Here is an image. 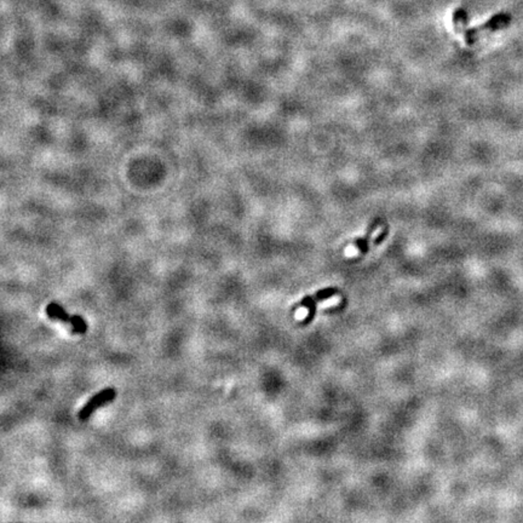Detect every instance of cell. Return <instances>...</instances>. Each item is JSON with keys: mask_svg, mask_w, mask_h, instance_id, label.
<instances>
[{"mask_svg": "<svg viewBox=\"0 0 523 523\" xmlns=\"http://www.w3.org/2000/svg\"><path fill=\"white\" fill-rule=\"evenodd\" d=\"M511 22V15L509 12H499L492 16L488 21L480 24L473 28H467L464 30V40L467 45H473L477 40H480L483 35L491 34L497 30L504 29L508 27Z\"/></svg>", "mask_w": 523, "mask_h": 523, "instance_id": "1", "label": "cell"}, {"mask_svg": "<svg viewBox=\"0 0 523 523\" xmlns=\"http://www.w3.org/2000/svg\"><path fill=\"white\" fill-rule=\"evenodd\" d=\"M46 315L49 318L55 319V320H60L65 324H70L73 326L74 332L76 333H85L87 331V325L86 322L82 320L80 316H71L69 314H67L65 309L56 303H51L46 307Z\"/></svg>", "mask_w": 523, "mask_h": 523, "instance_id": "2", "label": "cell"}, {"mask_svg": "<svg viewBox=\"0 0 523 523\" xmlns=\"http://www.w3.org/2000/svg\"><path fill=\"white\" fill-rule=\"evenodd\" d=\"M115 395H117V392H115L113 388H107V389H103L102 392L95 393V395L84 404V407H82L80 411H79L78 418L80 420H87L90 418V415L92 414L96 409L100 408L102 404L108 403L114 400Z\"/></svg>", "mask_w": 523, "mask_h": 523, "instance_id": "3", "label": "cell"}, {"mask_svg": "<svg viewBox=\"0 0 523 523\" xmlns=\"http://www.w3.org/2000/svg\"><path fill=\"white\" fill-rule=\"evenodd\" d=\"M337 293H338L337 288H334V287L325 288V290L319 291L318 293L313 294V296L304 297V298L302 299V302H299L298 304L294 307V310H296L297 308H308V309H310V308L316 307V303L318 302H321V301H324V299L329 298V297L334 296V294H337Z\"/></svg>", "mask_w": 523, "mask_h": 523, "instance_id": "5", "label": "cell"}, {"mask_svg": "<svg viewBox=\"0 0 523 523\" xmlns=\"http://www.w3.org/2000/svg\"><path fill=\"white\" fill-rule=\"evenodd\" d=\"M389 229H390L389 225H385L384 229H383V232L379 234V235L377 236L376 239H374V241H373L374 246H378V245H381L382 242L388 238V235H389Z\"/></svg>", "mask_w": 523, "mask_h": 523, "instance_id": "7", "label": "cell"}, {"mask_svg": "<svg viewBox=\"0 0 523 523\" xmlns=\"http://www.w3.org/2000/svg\"><path fill=\"white\" fill-rule=\"evenodd\" d=\"M382 224H383V221H382L381 218L373 219V221L370 223V225H368V228H367V230H366L365 235L361 236V238L355 239L354 242H352V246H354L355 249L360 250L361 255H366V253L368 252V249H370V245H368V242H370L371 236H372V234L376 232V230L378 229V228L381 227Z\"/></svg>", "mask_w": 523, "mask_h": 523, "instance_id": "4", "label": "cell"}, {"mask_svg": "<svg viewBox=\"0 0 523 523\" xmlns=\"http://www.w3.org/2000/svg\"><path fill=\"white\" fill-rule=\"evenodd\" d=\"M452 18L454 30L457 33H464V30L467 29V12L463 7H458V9L454 10Z\"/></svg>", "mask_w": 523, "mask_h": 523, "instance_id": "6", "label": "cell"}]
</instances>
